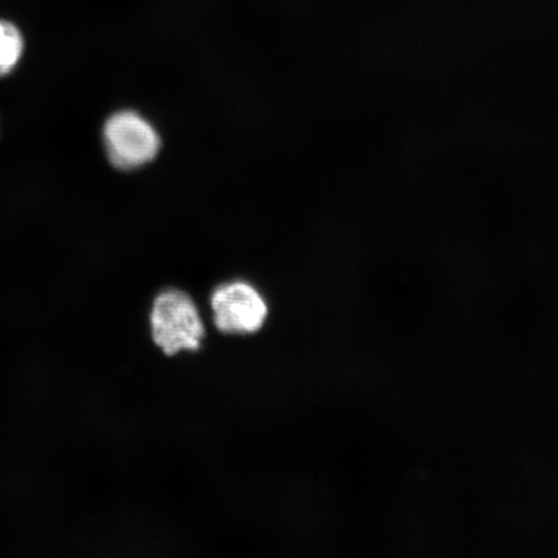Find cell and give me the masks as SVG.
Wrapping results in <instances>:
<instances>
[{
	"label": "cell",
	"mask_w": 558,
	"mask_h": 558,
	"mask_svg": "<svg viewBox=\"0 0 558 558\" xmlns=\"http://www.w3.org/2000/svg\"><path fill=\"white\" fill-rule=\"evenodd\" d=\"M104 142L110 162L124 171L151 162L160 146L156 129L132 110L118 111L109 118Z\"/></svg>",
	"instance_id": "cell-2"
},
{
	"label": "cell",
	"mask_w": 558,
	"mask_h": 558,
	"mask_svg": "<svg viewBox=\"0 0 558 558\" xmlns=\"http://www.w3.org/2000/svg\"><path fill=\"white\" fill-rule=\"evenodd\" d=\"M211 306L216 327L226 333H254L268 317V306L259 291L243 281L216 289Z\"/></svg>",
	"instance_id": "cell-3"
},
{
	"label": "cell",
	"mask_w": 558,
	"mask_h": 558,
	"mask_svg": "<svg viewBox=\"0 0 558 558\" xmlns=\"http://www.w3.org/2000/svg\"><path fill=\"white\" fill-rule=\"evenodd\" d=\"M151 333L155 343L167 355L180 351H197L205 338L197 306L185 292L167 290L159 294L150 314Z\"/></svg>",
	"instance_id": "cell-1"
},
{
	"label": "cell",
	"mask_w": 558,
	"mask_h": 558,
	"mask_svg": "<svg viewBox=\"0 0 558 558\" xmlns=\"http://www.w3.org/2000/svg\"><path fill=\"white\" fill-rule=\"evenodd\" d=\"M24 52L23 34L10 21L0 20V76L16 68Z\"/></svg>",
	"instance_id": "cell-4"
}]
</instances>
